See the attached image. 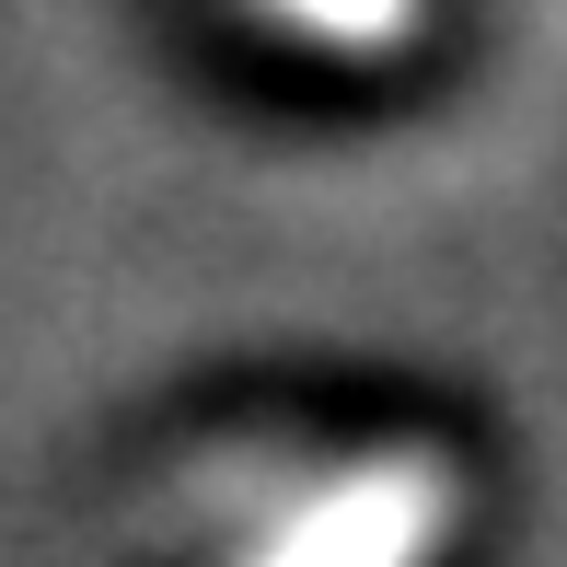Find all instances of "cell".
<instances>
[{
    "instance_id": "cell-1",
    "label": "cell",
    "mask_w": 567,
    "mask_h": 567,
    "mask_svg": "<svg viewBox=\"0 0 567 567\" xmlns=\"http://www.w3.org/2000/svg\"><path fill=\"white\" fill-rule=\"evenodd\" d=\"M452 522V475L441 463H371L348 475L313 522H290L267 545V567H417Z\"/></svg>"
},
{
    "instance_id": "cell-2",
    "label": "cell",
    "mask_w": 567,
    "mask_h": 567,
    "mask_svg": "<svg viewBox=\"0 0 567 567\" xmlns=\"http://www.w3.org/2000/svg\"><path fill=\"white\" fill-rule=\"evenodd\" d=\"M255 12L290 23L301 47H348V59H382L417 35V0H255Z\"/></svg>"
}]
</instances>
